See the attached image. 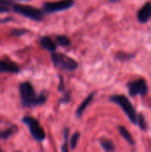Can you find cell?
Segmentation results:
<instances>
[{
    "label": "cell",
    "mask_w": 151,
    "mask_h": 152,
    "mask_svg": "<svg viewBox=\"0 0 151 152\" xmlns=\"http://www.w3.org/2000/svg\"><path fill=\"white\" fill-rule=\"evenodd\" d=\"M12 9L15 12L31 19L33 20L41 21L44 19V13L41 10L33 7L31 5H25V4H13Z\"/></svg>",
    "instance_id": "obj_3"
},
{
    "label": "cell",
    "mask_w": 151,
    "mask_h": 152,
    "mask_svg": "<svg viewBox=\"0 0 151 152\" xmlns=\"http://www.w3.org/2000/svg\"><path fill=\"white\" fill-rule=\"evenodd\" d=\"M79 136H80V134L79 133H75L73 135H72V137H71V139H70V148L73 150V149H75L76 147H77V141H78V139H79Z\"/></svg>",
    "instance_id": "obj_16"
},
{
    "label": "cell",
    "mask_w": 151,
    "mask_h": 152,
    "mask_svg": "<svg viewBox=\"0 0 151 152\" xmlns=\"http://www.w3.org/2000/svg\"><path fill=\"white\" fill-rule=\"evenodd\" d=\"M56 42L61 46H68L70 45L69 38L65 35H61V36L56 37Z\"/></svg>",
    "instance_id": "obj_14"
},
{
    "label": "cell",
    "mask_w": 151,
    "mask_h": 152,
    "mask_svg": "<svg viewBox=\"0 0 151 152\" xmlns=\"http://www.w3.org/2000/svg\"><path fill=\"white\" fill-rule=\"evenodd\" d=\"M61 151L62 152H69V150H68V144L67 142H65V143H63L62 145V148H61Z\"/></svg>",
    "instance_id": "obj_20"
},
{
    "label": "cell",
    "mask_w": 151,
    "mask_h": 152,
    "mask_svg": "<svg viewBox=\"0 0 151 152\" xmlns=\"http://www.w3.org/2000/svg\"><path fill=\"white\" fill-rule=\"evenodd\" d=\"M40 44L41 45L48 50V51H51V52H54L55 49H56V45L55 43L49 37H42L40 38Z\"/></svg>",
    "instance_id": "obj_10"
},
{
    "label": "cell",
    "mask_w": 151,
    "mask_h": 152,
    "mask_svg": "<svg viewBox=\"0 0 151 152\" xmlns=\"http://www.w3.org/2000/svg\"><path fill=\"white\" fill-rule=\"evenodd\" d=\"M20 93L22 103L25 106H35L45 102V96L44 94L36 95L35 90L29 82H24L20 86Z\"/></svg>",
    "instance_id": "obj_1"
},
{
    "label": "cell",
    "mask_w": 151,
    "mask_h": 152,
    "mask_svg": "<svg viewBox=\"0 0 151 152\" xmlns=\"http://www.w3.org/2000/svg\"><path fill=\"white\" fill-rule=\"evenodd\" d=\"M0 152H3V151H2V150H1V149H0Z\"/></svg>",
    "instance_id": "obj_23"
},
{
    "label": "cell",
    "mask_w": 151,
    "mask_h": 152,
    "mask_svg": "<svg viewBox=\"0 0 151 152\" xmlns=\"http://www.w3.org/2000/svg\"><path fill=\"white\" fill-rule=\"evenodd\" d=\"M110 101L119 105L133 124H137V113L129 99L123 94H116L110 97Z\"/></svg>",
    "instance_id": "obj_2"
},
{
    "label": "cell",
    "mask_w": 151,
    "mask_h": 152,
    "mask_svg": "<svg viewBox=\"0 0 151 152\" xmlns=\"http://www.w3.org/2000/svg\"><path fill=\"white\" fill-rule=\"evenodd\" d=\"M9 12V8H8L7 6H4V5L0 4V13H2V12Z\"/></svg>",
    "instance_id": "obj_19"
},
{
    "label": "cell",
    "mask_w": 151,
    "mask_h": 152,
    "mask_svg": "<svg viewBox=\"0 0 151 152\" xmlns=\"http://www.w3.org/2000/svg\"><path fill=\"white\" fill-rule=\"evenodd\" d=\"M127 86H128V92L130 95L133 97H135L137 95L145 96L149 92L148 85L145 79L143 78H140L135 81H131L127 85Z\"/></svg>",
    "instance_id": "obj_6"
},
{
    "label": "cell",
    "mask_w": 151,
    "mask_h": 152,
    "mask_svg": "<svg viewBox=\"0 0 151 152\" xmlns=\"http://www.w3.org/2000/svg\"><path fill=\"white\" fill-rule=\"evenodd\" d=\"M101 145L107 152H112L115 150V146H114L112 141L106 139V138H102L101 140Z\"/></svg>",
    "instance_id": "obj_13"
},
{
    "label": "cell",
    "mask_w": 151,
    "mask_h": 152,
    "mask_svg": "<svg viewBox=\"0 0 151 152\" xmlns=\"http://www.w3.org/2000/svg\"><path fill=\"white\" fill-rule=\"evenodd\" d=\"M52 61L57 68L69 71L75 70L78 66L77 62L74 59L63 53H52Z\"/></svg>",
    "instance_id": "obj_4"
},
{
    "label": "cell",
    "mask_w": 151,
    "mask_h": 152,
    "mask_svg": "<svg viewBox=\"0 0 151 152\" xmlns=\"http://www.w3.org/2000/svg\"><path fill=\"white\" fill-rule=\"evenodd\" d=\"M20 1H28V0H20Z\"/></svg>",
    "instance_id": "obj_22"
},
{
    "label": "cell",
    "mask_w": 151,
    "mask_h": 152,
    "mask_svg": "<svg viewBox=\"0 0 151 152\" xmlns=\"http://www.w3.org/2000/svg\"><path fill=\"white\" fill-rule=\"evenodd\" d=\"M109 1H110V2H117L119 0H109Z\"/></svg>",
    "instance_id": "obj_21"
},
{
    "label": "cell",
    "mask_w": 151,
    "mask_h": 152,
    "mask_svg": "<svg viewBox=\"0 0 151 152\" xmlns=\"http://www.w3.org/2000/svg\"><path fill=\"white\" fill-rule=\"evenodd\" d=\"M151 17V3H146L138 12V20L140 22L145 23Z\"/></svg>",
    "instance_id": "obj_8"
},
{
    "label": "cell",
    "mask_w": 151,
    "mask_h": 152,
    "mask_svg": "<svg viewBox=\"0 0 151 152\" xmlns=\"http://www.w3.org/2000/svg\"><path fill=\"white\" fill-rule=\"evenodd\" d=\"M137 124L139 125L140 128L142 130H146L147 129V124H146V120L143 117V115L141 113L139 116H137Z\"/></svg>",
    "instance_id": "obj_15"
},
{
    "label": "cell",
    "mask_w": 151,
    "mask_h": 152,
    "mask_svg": "<svg viewBox=\"0 0 151 152\" xmlns=\"http://www.w3.org/2000/svg\"><path fill=\"white\" fill-rule=\"evenodd\" d=\"M13 131L12 129H5L4 131H0V139H8L12 134Z\"/></svg>",
    "instance_id": "obj_17"
},
{
    "label": "cell",
    "mask_w": 151,
    "mask_h": 152,
    "mask_svg": "<svg viewBox=\"0 0 151 152\" xmlns=\"http://www.w3.org/2000/svg\"><path fill=\"white\" fill-rule=\"evenodd\" d=\"M74 0H60L56 2H46L43 4V9L46 13H53L71 8L74 5Z\"/></svg>",
    "instance_id": "obj_5"
},
{
    "label": "cell",
    "mask_w": 151,
    "mask_h": 152,
    "mask_svg": "<svg viewBox=\"0 0 151 152\" xmlns=\"http://www.w3.org/2000/svg\"><path fill=\"white\" fill-rule=\"evenodd\" d=\"M0 72H10V73H18L19 67L12 62H7L0 60Z\"/></svg>",
    "instance_id": "obj_9"
},
{
    "label": "cell",
    "mask_w": 151,
    "mask_h": 152,
    "mask_svg": "<svg viewBox=\"0 0 151 152\" xmlns=\"http://www.w3.org/2000/svg\"><path fill=\"white\" fill-rule=\"evenodd\" d=\"M27 32H28V30L25 29V28H15V29H12V30L11 31V34H12V36L20 37V36L25 35Z\"/></svg>",
    "instance_id": "obj_18"
},
{
    "label": "cell",
    "mask_w": 151,
    "mask_h": 152,
    "mask_svg": "<svg viewBox=\"0 0 151 152\" xmlns=\"http://www.w3.org/2000/svg\"><path fill=\"white\" fill-rule=\"evenodd\" d=\"M93 97H94V94H93V93L90 94L88 95V97H87L86 99H85L84 102L79 105V107H78L77 110V117H80V116L83 114V112L86 110L87 106L90 104V102H91L92 100L93 99Z\"/></svg>",
    "instance_id": "obj_11"
},
{
    "label": "cell",
    "mask_w": 151,
    "mask_h": 152,
    "mask_svg": "<svg viewBox=\"0 0 151 152\" xmlns=\"http://www.w3.org/2000/svg\"><path fill=\"white\" fill-rule=\"evenodd\" d=\"M23 122L28 126L31 134L33 135V137L36 141H43V140H44L45 133H44V129L40 126V125L37 122V120H36L33 118L27 117V118H25L23 119Z\"/></svg>",
    "instance_id": "obj_7"
},
{
    "label": "cell",
    "mask_w": 151,
    "mask_h": 152,
    "mask_svg": "<svg viewBox=\"0 0 151 152\" xmlns=\"http://www.w3.org/2000/svg\"><path fill=\"white\" fill-rule=\"evenodd\" d=\"M118 130H119V133L120 134L124 137V139L131 145H133L134 144V140L133 138V136L131 135L130 132L125 127V126H119L118 127Z\"/></svg>",
    "instance_id": "obj_12"
}]
</instances>
